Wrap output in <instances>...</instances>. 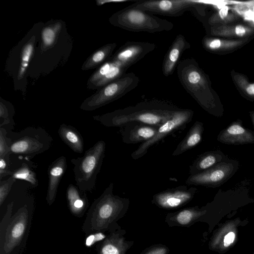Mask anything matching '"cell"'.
<instances>
[{
  "label": "cell",
  "mask_w": 254,
  "mask_h": 254,
  "mask_svg": "<svg viewBox=\"0 0 254 254\" xmlns=\"http://www.w3.org/2000/svg\"><path fill=\"white\" fill-rule=\"evenodd\" d=\"M173 104L158 99L148 100L135 105L93 117L107 127H123L133 122L160 127L179 110Z\"/></svg>",
  "instance_id": "1"
},
{
  "label": "cell",
  "mask_w": 254,
  "mask_h": 254,
  "mask_svg": "<svg viewBox=\"0 0 254 254\" xmlns=\"http://www.w3.org/2000/svg\"><path fill=\"white\" fill-rule=\"evenodd\" d=\"M113 188L114 184L111 183L92 202L82 226L86 234L121 229L117 222L126 215L129 200L115 195Z\"/></svg>",
  "instance_id": "2"
},
{
  "label": "cell",
  "mask_w": 254,
  "mask_h": 254,
  "mask_svg": "<svg viewBox=\"0 0 254 254\" xmlns=\"http://www.w3.org/2000/svg\"><path fill=\"white\" fill-rule=\"evenodd\" d=\"M179 80L186 91L204 110L216 116V105L206 75L193 59L180 61L177 66Z\"/></svg>",
  "instance_id": "3"
},
{
  "label": "cell",
  "mask_w": 254,
  "mask_h": 254,
  "mask_svg": "<svg viewBox=\"0 0 254 254\" xmlns=\"http://www.w3.org/2000/svg\"><path fill=\"white\" fill-rule=\"evenodd\" d=\"M114 26L135 32L156 33L169 31L172 22L142 10L127 6L113 14L109 19Z\"/></svg>",
  "instance_id": "4"
},
{
  "label": "cell",
  "mask_w": 254,
  "mask_h": 254,
  "mask_svg": "<svg viewBox=\"0 0 254 254\" xmlns=\"http://www.w3.org/2000/svg\"><path fill=\"white\" fill-rule=\"evenodd\" d=\"M105 150V142L99 140L87 150L83 156L71 159L76 186L81 191L87 192L95 189Z\"/></svg>",
  "instance_id": "5"
},
{
  "label": "cell",
  "mask_w": 254,
  "mask_h": 254,
  "mask_svg": "<svg viewBox=\"0 0 254 254\" xmlns=\"http://www.w3.org/2000/svg\"><path fill=\"white\" fill-rule=\"evenodd\" d=\"M13 207V202L7 204L0 223V254H10L20 244L26 230L29 219L27 205L12 215Z\"/></svg>",
  "instance_id": "6"
},
{
  "label": "cell",
  "mask_w": 254,
  "mask_h": 254,
  "mask_svg": "<svg viewBox=\"0 0 254 254\" xmlns=\"http://www.w3.org/2000/svg\"><path fill=\"white\" fill-rule=\"evenodd\" d=\"M11 133L8 137L11 154L29 158L48 150L53 141L49 133L41 127H28L19 132Z\"/></svg>",
  "instance_id": "7"
},
{
  "label": "cell",
  "mask_w": 254,
  "mask_h": 254,
  "mask_svg": "<svg viewBox=\"0 0 254 254\" xmlns=\"http://www.w3.org/2000/svg\"><path fill=\"white\" fill-rule=\"evenodd\" d=\"M139 82V79L135 73H126L86 98L80 108L86 111L97 109L125 96L135 88Z\"/></svg>",
  "instance_id": "8"
},
{
  "label": "cell",
  "mask_w": 254,
  "mask_h": 254,
  "mask_svg": "<svg viewBox=\"0 0 254 254\" xmlns=\"http://www.w3.org/2000/svg\"><path fill=\"white\" fill-rule=\"evenodd\" d=\"M128 6L168 16H180L186 11L196 16L203 14L201 4L190 0H140Z\"/></svg>",
  "instance_id": "9"
},
{
  "label": "cell",
  "mask_w": 254,
  "mask_h": 254,
  "mask_svg": "<svg viewBox=\"0 0 254 254\" xmlns=\"http://www.w3.org/2000/svg\"><path fill=\"white\" fill-rule=\"evenodd\" d=\"M239 168V162L228 159L201 173L190 175L186 181L188 185L215 188L230 179Z\"/></svg>",
  "instance_id": "10"
},
{
  "label": "cell",
  "mask_w": 254,
  "mask_h": 254,
  "mask_svg": "<svg viewBox=\"0 0 254 254\" xmlns=\"http://www.w3.org/2000/svg\"><path fill=\"white\" fill-rule=\"evenodd\" d=\"M193 116V111L190 109H180L177 111L171 119L158 127L155 136L151 139L142 143L138 148L131 153V158L136 160L143 156L151 146L158 143L166 136L190 123L191 121Z\"/></svg>",
  "instance_id": "11"
},
{
  "label": "cell",
  "mask_w": 254,
  "mask_h": 254,
  "mask_svg": "<svg viewBox=\"0 0 254 254\" xmlns=\"http://www.w3.org/2000/svg\"><path fill=\"white\" fill-rule=\"evenodd\" d=\"M147 42L129 41L122 46L109 59L127 69L156 48Z\"/></svg>",
  "instance_id": "12"
},
{
  "label": "cell",
  "mask_w": 254,
  "mask_h": 254,
  "mask_svg": "<svg viewBox=\"0 0 254 254\" xmlns=\"http://www.w3.org/2000/svg\"><path fill=\"white\" fill-rule=\"evenodd\" d=\"M197 190L194 187L188 188L185 185L180 186L156 193L153 196L151 202L163 209H175L190 202Z\"/></svg>",
  "instance_id": "13"
},
{
  "label": "cell",
  "mask_w": 254,
  "mask_h": 254,
  "mask_svg": "<svg viewBox=\"0 0 254 254\" xmlns=\"http://www.w3.org/2000/svg\"><path fill=\"white\" fill-rule=\"evenodd\" d=\"M242 221L239 218L228 220L214 232L209 243V249L223 254L235 246L238 240V227Z\"/></svg>",
  "instance_id": "14"
},
{
  "label": "cell",
  "mask_w": 254,
  "mask_h": 254,
  "mask_svg": "<svg viewBox=\"0 0 254 254\" xmlns=\"http://www.w3.org/2000/svg\"><path fill=\"white\" fill-rule=\"evenodd\" d=\"M217 139L220 142L228 145L254 144V132L245 127L242 121L238 119L222 129Z\"/></svg>",
  "instance_id": "15"
},
{
  "label": "cell",
  "mask_w": 254,
  "mask_h": 254,
  "mask_svg": "<svg viewBox=\"0 0 254 254\" xmlns=\"http://www.w3.org/2000/svg\"><path fill=\"white\" fill-rule=\"evenodd\" d=\"M159 127L133 122L123 127L122 140L127 144L146 142L156 135Z\"/></svg>",
  "instance_id": "16"
},
{
  "label": "cell",
  "mask_w": 254,
  "mask_h": 254,
  "mask_svg": "<svg viewBox=\"0 0 254 254\" xmlns=\"http://www.w3.org/2000/svg\"><path fill=\"white\" fill-rule=\"evenodd\" d=\"M190 48V44L184 35L180 34L176 36L163 61L162 69L165 76H169L173 73L183 53Z\"/></svg>",
  "instance_id": "17"
},
{
  "label": "cell",
  "mask_w": 254,
  "mask_h": 254,
  "mask_svg": "<svg viewBox=\"0 0 254 254\" xmlns=\"http://www.w3.org/2000/svg\"><path fill=\"white\" fill-rule=\"evenodd\" d=\"M125 233L121 229L111 231L100 245L98 254H126L133 241L126 240Z\"/></svg>",
  "instance_id": "18"
},
{
  "label": "cell",
  "mask_w": 254,
  "mask_h": 254,
  "mask_svg": "<svg viewBox=\"0 0 254 254\" xmlns=\"http://www.w3.org/2000/svg\"><path fill=\"white\" fill-rule=\"evenodd\" d=\"M67 168L66 159L61 156L54 161L48 168V185L46 201L49 205L55 201L60 181Z\"/></svg>",
  "instance_id": "19"
},
{
  "label": "cell",
  "mask_w": 254,
  "mask_h": 254,
  "mask_svg": "<svg viewBox=\"0 0 254 254\" xmlns=\"http://www.w3.org/2000/svg\"><path fill=\"white\" fill-rule=\"evenodd\" d=\"M206 212V210L199 208L197 206L188 207L168 213L165 221L170 226L190 227Z\"/></svg>",
  "instance_id": "20"
},
{
  "label": "cell",
  "mask_w": 254,
  "mask_h": 254,
  "mask_svg": "<svg viewBox=\"0 0 254 254\" xmlns=\"http://www.w3.org/2000/svg\"><path fill=\"white\" fill-rule=\"evenodd\" d=\"M228 159L219 149L205 152L200 154L190 165L189 173L190 175L201 173Z\"/></svg>",
  "instance_id": "21"
},
{
  "label": "cell",
  "mask_w": 254,
  "mask_h": 254,
  "mask_svg": "<svg viewBox=\"0 0 254 254\" xmlns=\"http://www.w3.org/2000/svg\"><path fill=\"white\" fill-rule=\"evenodd\" d=\"M66 197L71 213L77 217L82 216L89 205L86 192L81 191L77 186L69 184L66 189Z\"/></svg>",
  "instance_id": "22"
},
{
  "label": "cell",
  "mask_w": 254,
  "mask_h": 254,
  "mask_svg": "<svg viewBox=\"0 0 254 254\" xmlns=\"http://www.w3.org/2000/svg\"><path fill=\"white\" fill-rule=\"evenodd\" d=\"M203 131V124L199 121H196L185 138L179 143L172 155H179L197 145L202 139Z\"/></svg>",
  "instance_id": "23"
},
{
  "label": "cell",
  "mask_w": 254,
  "mask_h": 254,
  "mask_svg": "<svg viewBox=\"0 0 254 254\" xmlns=\"http://www.w3.org/2000/svg\"><path fill=\"white\" fill-rule=\"evenodd\" d=\"M58 132L62 140L75 153H82L83 152V137L75 127L63 123L59 127Z\"/></svg>",
  "instance_id": "24"
},
{
  "label": "cell",
  "mask_w": 254,
  "mask_h": 254,
  "mask_svg": "<svg viewBox=\"0 0 254 254\" xmlns=\"http://www.w3.org/2000/svg\"><path fill=\"white\" fill-rule=\"evenodd\" d=\"M117 47L116 43L107 44L91 54L83 63L81 69L87 70L97 68L108 61Z\"/></svg>",
  "instance_id": "25"
},
{
  "label": "cell",
  "mask_w": 254,
  "mask_h": 254,
  "mask_svg": "<svg viewBox=\"0 0 254 254\" xmlns=\"http://www.w3.org/2000/svg\"><path fill=\"white\" fill-rule=\"evenodd\" d=\"M253 30L241 25L236 26H215L210 28V34L223 36L243 37L250 34Z\"/></svg>",
  "instance_id": "26"
},
{
  "label": "cell",
  "mask_w": 254,
  "mask_h": 254,
  "mask_svg": "<svg viewBox=\"0 0 254 254\" xmlns=\"http://www.w3.org/2000/svg\"><path fill=\"white\" fill-rule=\"evenodd\" d=\"M245 40H225L205 37L202 43L204 47L211 51L229 50L243 44Z\"/></svg>",
  "instance_id": "27"
},
{
  "label": "cell",
  "mask_w": 254,
  "mask_h": 254,
  "mask_svg": "<svg viewBox=\"0 0 254 254\" xmlns=\"http://www.w3.org/2000/svg\"><path fill=\"white\" fill-rule=\"evenodd\" d=\"M61 28L62 24L59 21L50 24L43 28L41 43V48L43 50H47L55 44Z\"/></svg>",
  "instance_id": "28"
},
{
  "label": "cell",
  "mask_w": 254,
  "mask_h": 254,
  "mask_svg": "<svg viewBox=\"0 0 254 254\" xmlns=\"http://www.w3.org/2000/svg\"><path fill=\"white\" fill-rule=\"evenodd\" d=\"M11 176L16 180H22L28 182L33 188L38 186L36 173L26 162H23L18 168L14 171Z\"/></svg>",
  "instance_id": "29"
},
{
  "label": "cell",
  "mask_w": 254,
  "mask_h": 254,
  "mask_svg": "<svg viewBox=\"0 0 254 254\" xmlns=\"http://www.w3.org/2000/svg\"><path fill=\"white\" fill-rule=\"evenodd\" d=\"M35 40V36L32 37L22 48L20 65L17 74L18 79L23 78L25 74L33 53Z\"/></svg>",
  "instance_id": "30"
},
{
  "label": "cell",
  "mask_w": 254,
  "mask_h": 254,
  "mask_svg": "<svg viewBox=\"0 0 254 254\" xmlns=\"http://www.w3.org/2000/svg\"><path fill=\"white\" fill-rule=\"evenodd\" d=\"M127 70L122 66L114 63V65L110 71L101 79L95 83L91 89H98L114 81L126 73Z\"/></svg>",
  "instance_id": "31"
},
{
  "label": "cell",
  "mask_w": 254,
  "mask_h": 254,
  "mask_svg": "<svg viewBox=\"0 0 254 254\" xmlns=\"http://www.w3.org/2000/svg\"><path fill=\"white\" fill-rule=\"evenodd\" d=\"M14 109L12 105L1 98L0 102V127L5 126H13V117Z\"/></svg>",
  "instance_id": "32"
},
{
  "label": "cell",
  "mask_w": 254,
  "mask_h": 254,
  "mask_svg": "<svg viewBox=\"0 0 254 254\" xmlns=\"http://www.w3.org/2000/svg\"><path fill=\"white\" fill-rule=\"evenodd\" d=\"M114 64V63L109 60L100 66L89 78L87 82V88L91 89L95 83L101 79L110 71Z\"/></svg>",
  "instance_id": "33"
},
{
  "label": "cell",
  "mask_w": 254,
  "mask_h": 254,
  "mask_svg": "<svg viewBox=\"0 0 254 254\" xmlns=\"http://www.w3.org/2000/svg\"><path fill=\"white\" fill-rule=\"evenodd\" d=\"M233 77L236 83L242 90L248 96L254 99V83H249L243 75L240 74H236Z\"/></svg>",
  "instance_id": "34"
},
{
  "label": "cell",
  "mask_w": 254,
  "mask_h": 254,
  "mask_svg": "<svg viewBox=\"0 0 254 254\" xmlns=\"http://www.w3.org/2000/svg\"><path fill=\"white\" fill-rule=\"evenodd\" d=\"M7 132L4 127H0V157L8 154H11L10 151V139L7 136Z\"/></svg>",
  "instance_id": "35"
},
{
  "label": "cell",
  "mask_w": 254,
  "mask_h": 254,
  "mask_svg": "<svg viewBox=\"0 0 254 254\" xmlns=\"http://www.w3.org/2000/svg\"><path fill=\"white\" fill-rule=\"evenodd\" d=\"M16 179L11 176L5 181H0V206H1L7 196Z\"/></svg>",
  "instance_id": "36"
},
{
  "label": "cell",
  "mask_w": 254,
  "mask_h": 254,
  "mask_svg": "<svg viewBox=\"0 0 254 254\" xmlns=\"http://www.w3.org/2000/svg\"><path fill=\"white\" fill-rule=\"evenodd\" d=\"M8 154L6 156L0 157V181L6 176H12L13 172L9 170V155Z\"/></svg>",
  "instance_id": "37"
},
{
  "label": "cell",
  "mask_w": 254,
  "mask_h": 254,
  "mask_svg": "<svg viewBox=\"0 0 254 254\" xmlns=\"http://www.w3.org/2000/svg\"><path fill=\"white\" fill-rule=\"evenodd\" d=\"M228 6L226 5L223 6L217 13L209 18L208 23L212 25L220 21L226 20V18L228 17Z\"/></svg>",
  "instance_id": "38"
},
{
  "label": "cell",
  "mask_w": 254,
  "mask_h": 254,
  "mask_svg": "<svg viewBox=\"0 0 254 254\" xmlns=\"http://www.w3.org/2000/svg\"><path fill=\"white\" fill-rule=\"evenodd\" d=\"M169 252V249L167 247L159 244L146 248L140 254H167Z\"/></svg>",
  "instance_id": "39"
},
{
  "label": "cell",
  "mask_w": 254,
  "mask_h": 254,
  "mask_svg": "<svg viewBox=\"0 0 254 254\" xmlns=\"http://www.w3.org/2000/svg\"><path fill=\"white\" fill-rule=\"evenodd\" d=\"M127 1V0H98L97 1V4L100 5L106 2H124Z\"/></svg>",
  "instance_id": "40"
},
{
  "label": "cell",
  "mask_w": 254,
  "mask_h": 254,
  "mask_svg": "<svg viewBox=\"0 0 254 254\" xmlns=\"http://www.w3.org/2000/svg\"><path fill=\"white\" fill-rule=\"evenodd\" d=\"M246 19L253 20L254 18V12L249 11L246 12L245 15Z\"/></svg>",
  "instance_id": "41"
},
{
  "label": "cell",
  "mask_w": 254,
  "mask_h": 254,
  "mask_svg": "<svg viewBox=\"0 0 254 254\" xmlns=\"http://www.w3.org/2000/svg\"><path fill=\"white\" fill-rule=\"evenodd\" d=\"M251 118L252 122L254 128V111L251 112L249 113Z\"/></svg>",
  "instance_id": "42"
},
{
  "label": "cell",
  "mask_w": 254,
  "mask_h": 254,
  "mask_svg": "<svg viewBox=\"0 0 254 254\" xmlns=\"http://www.w3.org/2000/svg\"><path fill=\"white\" fill-rule=\"evenodd\" d=\"M252 21L254 23V18L252 20Z\"/></svg>",
  "instance_id": "43"
},
{
  "label": "cell",
  "mask_w": 254,
  "mask_h": 254,
  "mask_svg": "<svg viewBox=\"0 0 254 254\" xmlns=\"http://www.w3.org/2000/svg\"></svg>",
  "instance_id": "44"
}]
</instances>
